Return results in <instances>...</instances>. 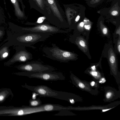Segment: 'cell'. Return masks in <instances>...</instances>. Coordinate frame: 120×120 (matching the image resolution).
<instances>
[{"label": "cell", "mask_w": 120, "mask_h": 120, "mask_svg": "<svg viewBox=\"0 0 120 120\" xmlns=\"http://www.w3.org/2000/svg\"><path fill=\"white\" fill-rule=\"evenodd\" d=\"M95 84V82L94 81H93L91 82L90 83L91 85L92 86H94Z\"/></svg>", "instance_id": "d4e9b609"}, {"label": "cell", "mask_w": 120, "mask_h": 120, "mask_svg": "<svg viewBox=\"0 0 120 120\" xmlns=\"http://www.w3.org/2000/svg\"><path fill=\"white\" fill-rule=\"evenodd\" d=\"M8 55V53L7 52H5L3 53L2 56L3 57L5 58L7 57Z\"/></svg>", "instance_id": "d6986e66"}, {"label": "cell", "mask_w": 120, "mask_h": 120, "mask_svg": "<svg viewBox=\"0 0 120 120\" xmlns=\"http://www.w3.org/2000/svg\"><path fill=\"white\" fill-rule=\"evenodd\" d=\"M112 94L110 92H108L106 94V97L107 98H109L112 95Z\"/></svg>", "instance_id": "5bb4252c"}, {"label": "cell", "mask_w": 120, "mask_h": 120, "mask_svg": "<svg viewBox=\"0 0 120 120\" xmlns=\"http://www.w3.org/2000/svg\"><path fill=\"white\" fill-rule=\"evenodd\" d=\"M52 46L43 48L42 51L46 54H43V56L62 62H67L75 58V54L60 49L55 44H52Z\"/></svg>", "instance_id": "7a4b0ae2"}, {"label": "cell", "mask_w": 120, "mask_h": 120, "mask_svg": "<svg viewBox=\"0 0 120 120\" xmlns=\"http://www.w3.org/2000/svg\"><path fill=\"white\" fill-rule=\"evenodd\" d=\"M119 42H118V44L117 45V49L118 50V51L119 52V53H120V39L119 40Z\"/></svg>", "instance_id": "e0dca14e"}, {"label": "cell", "mask_w": 120, "mask_h": 120, "mask_svg": "<svg viewBox=\"0 0 120 120\" xmlns=\"http://www.w3.org/2000/svg\"><path fill=\"white\" fill-rule=\"evenodd\" d=\"M106 81V80L104 78H103L101 79L99 81V83H104Z\"/></svg>", "instance_id": "2e32d148"}, {"label": "cell", "mask_w": 120, "mask_h": 120, "mask_svg": "<svg viewBox=\"0 0 120 120\" xmlns=\"http://www.w3.org/2000/svg\"><path fill=\"white\" fill-rule=\"evenodd\" d=\"M19 69L25 71L44 72L52 71L54 70L52 66L42 64L40 62L32 61L21 65Z\"/></svg>", "instance_id": "52a82bcc"}, {"label": "cell", "mask_w": 120, "mask_h": 120, "mask_svg": "<svg viewBox=\"0 0 120 120\" xmlns=\"http://www.w3.org/2000/svg\"><path fill=\"white\" fill-rule=\"evenodd\" d=\"M20 33H26L31 32L49 33L54 34L57 33H63L67 31L60 28L49 24V22H45L35 26L29 27H19Z\"/></svg>", "instance_id": "5b68a950"}, {"label": "cell", "mask_w": 120, "mask_h": 120, "mask_svg": "<svg viewBox=\"0 0 120 120\" xmlns=\"http://www.w3.org/2000/svg\"><path fill=\"white\" fill-rule=\"evenodd\" d=\"M92 75L94 76H97V72H91Z\"/></svg>", "instance_id": "7402d4cb"}, {"label": "cell", "mask_w": 120, "mask_h": 120, "mask_svg": "<svg viewBox=\"0 0 120 120\" xmlns=\"http://www.w3.org/2000/svg\"><path fill=\"white\" fill-rule=\"evenodd\" d=\"M3 19H4V18L3 17V16L0 11V21H2Z\"/></svg>", "instance_id": "44dd1931"}, {"label": "cell", "mask_w": 120, "mask_h": 120, "mask_svg": "<svg viewBox=\"0 0 120 120\" xmlns=\"http://www.w3.org/2000/svg\"><path fill=\"white\" fill-rule=\"evenodd\" d=\"M84 27L85 29L88 30H89L90 28V26L89 25H85Z\"/></svg>", "instance_id": "ffe728a7"}, {"label": "cell", "mask_w": 120, "mask_h": 120, "mask_svg": "<svg viewBox=\"0 0 120 120\" xmlns=\"http://www.w3.org/2000/svg\"><path fill=\"white\" fill-rule=\"evenodd\" d=\"M8 91L4 90L0 92V102L4 101L8 95Z\"/></svg>", "instance_id": "8fae6325"}, {"label": "cell", "mask_w": 120, "mask_h": 120, "mask_svg": "<svg viewBox=\"0 0 120 120\" xmlns=\"http://www.w3.org/2000/svg\"><path fill=\"white\" fill-rule=\"evenodd\" d=\"M29 106L32 107L38 106L41 105L42 103L41 101L39 98L31 99L29 100Z\"/></svg>", "instance_id": "30bf717a"}, {"label": "cell", "mask_w": 120, "mask_h": 120, "mask_svg": "<svg viewBox=\"0 0 120 120\" xmlns=\"http://www.w3.org/2000/svg\"><path fill=\"white\" fill-rule=\"evenodd\" d=\"M15 8V15L19 19H23L25 17L24 9L25 6L22 0H11Z\"/></svg>", "instance_id": "9c48e42d"}, {"label": "cell", "mask_w": 120, "mask_h": 120, "mask_svg": "<svg viewBox=\"0 0 120 120\" xmlns=\"http://www.w3.org/2000/svg\"><path fill=\"white\" fill-rule=\"evenodd\" d=\"M50 11L49 23L60 29L67 27L64 12L57 0H45Z\"/></svg>", "instance_id": "6da1fadb"}, {"label": "cell", "mask_w": 120, "mask_h": 120, "mask_svg": "<svg viewBox=\"0 0 120 120\" xmlns=\"http://www.w3.org/2000/svg\"><path fill=\"white\" fill-rule=\"evenodd\" d=\"M79 86L81 88H83L85 87V85L82 83L80 82L79 84Z\"/></svg>", "instance_id": "9a60e30c"}, {"label": "cell", "mask_w": 120, "mask_h": 120, "mask_svg": "<svg viewBox=\"0 0 120 120\" xmlns=\"http://www.w3.org/2000/svg\"><path fill=\"white\" fill-rule=\"evenodd\" d=\"M52 34L50 33L38 32L20 33L18 38V43L20 45L35 49V47L32 45L44 41Z\"/></svg>", "instance_id": "3957f363"}, {"label": "cell", "mask_w": 120, "mask_h": 120, "mask_svg": "<svg viewBox=\"0 0 120 120\" xmlns=\"http://www.w3.org/2000/svg\"><path fill=\"white\" fill-rule=\"evenodd\" d=\"M70 101L71 103L72 104L74 103L75 102L74 100L73 99H70Z\"/></svg>", "instance_id": "cb8c5ba5"}, {"label": "cell", "mask_w": 120, "mask_h": 120, "mask_svg": "<svg viewBox=\"0 0 120 120\" xmlns=\"http://www.w3.org/2000/svg\"><path fill=\"white\" fill-rule=\"evenodd\" d=\"M80 17L79 15H78L76 18L75 21L76 22H78L79 20Z\"/></svg>", "instance_id": "603a6c76"}, {"label": "cell", "mask_w": 120, "mask_h": 120, "mask_svg": "<svg viewBox=\"0 0 120 120\" xmlns=\"http://www.w3.org/2000/svg\"><path fill=\"white\" fill-rule=\"evenodd\" d=\"M20 75L30 78H36L46 81H57L64 79V77L60 72H33L25 71Z\"/></svg>", "instance_id": "8992f818"}, {"label": "cell", "mask_w": 120, "mask_h": 120, "mask_svg": "<svg viewBox=\"0 0 120 120\" xmlns=\"http://www.w3.org/2000/svg\"><path fill=\"white\" fill-rule=\"evenodd\" d=\"M78 44L81 48H83V49H85L87 48L86 43L82 39H80L78 41Z\"/></svg>", "instance_id": "7c38bea8"}, {"label": "cell", "mask_w": 120, "mask_h": 120, "mask_svg": "<svg viewBox=\"0 0 120 120\" xmlns=\"http://www.w3.org/2000/svg\"><path fill=\"white\" fill-rule=\"evenodd\" d=\"M30 9H34L43 15L49 22L50 11L45 0H28Z\"/></svg>", "instance_id": "ba28073f"}, {"label": "cell", "mask_w": 120, "mask_h": 120, "mask_svg": "<svg viewBox=\"0 0 120 120\" xmlns=\"http://www.w3.org/2000/svg\"><path fill=\"white\" fill-rule=\"evenodd\" d=\"M101 30L103 33L104 35L108 33V30L106 27H104Z\"/></svg>", "instance_id": "4fadbf2b"}, {"label": "cell", "mask_w": 120, "mask_h": 120, "mask_svg": "<svg viewBox=\"0 0 120 120\" xmlns=\"http://www.w3.org/2000/svg\"><path fill=\"white\" fill-rule=\"evenodd\" d=\"M84 23L83 22H82L80 23V26L82 27L84 25Z\"/></svg>", "instance_id": "4316f807"}, {"label": "cell", "mask_w": 120, "mask_h": 120, "mask_svg": "<svg viewBox=\"0 0 120 120\" xmlns=\"http://www.w3.org/2000/svg\"><path fill=\"white\" fill-rule=\"evenodd\" d=\"M24 87L37 94L40 97L52 98L62 100H66V94L65 92L53 90L45 85L32 86L26 84Z\"/></svg>", "instance_id": "277c9868"}, {"label": "cell", "mask_w": 120, "mask_h": 120, "mask_svg": "<svg viewBox=\"0 0 120 120\" xmlns=\"http://www.w3.org/2000/svg\"><path fill=\"white\" fill-rule=\"evenodd\" d=\"M116 34H119V35H120V29L119 30H117L116 31Z\"/></svg>", "instance_id": "484cf974"}, {"label": "cell", "mask_w": 120, "mask_h": 120, "mask_svg": "<svg viewBox=\"0 0 120 120\" xmlns=\"http://www.w3.org/2000/svg\"><path fill=\"white\" fill-rule=\"evenodd\" d=\"M110 109H106L102 110V111L103 112H105L106 111H108V110H109Z\"/></svg>", "instance_id": "83f0119b"}, {"label": "cell", "mask_w": 120, "mask_h": 120, "mask_svg": "<svg viewBox=\"0 0 120 120\" xmlns=\"http://www.w3.org/2000/svg\"><path fill=\"white\" fill-rule=\"evenodd\" d=\"M111 13L112 15H117L118 12L116 11H113Z\"/></svg>", "instance_id": "ac0fdd59"}, {"label": "cell", "mask_w": 120, "mask_h": 120, "mask_svg": "<svg viewBox=\"0 0 120 120\" xmlns=\"http://www.w3.org/2000/svg\"><path fill=\"white\" fill-rule=\"evenodd\" d=\"M92 69H93V70H95L94 69H95V66H93V67H92Z\"/></svg>", "instance_id": "f1b7e54d"}]
</instances>
